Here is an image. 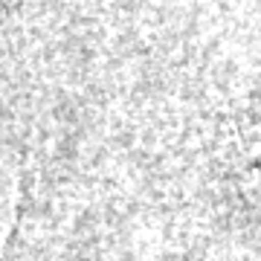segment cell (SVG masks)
Instances as JSON below:
<instances>
[{"label":"cell","mask_w":261,"mask_h":261,"mask_svg":"<svg viewBox=\"0 0 261 261\" xmlns=\"http://www.w3.org/2000/svg\"><path fill=\"white\" fill-rule=\"evenodd\" d=\"M238 197H241V215L250 218L252 226L261 229V157L247 148L238 166Z\"/></svg>","instance_id":"obj_1"}]
</instances>
